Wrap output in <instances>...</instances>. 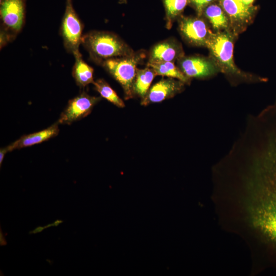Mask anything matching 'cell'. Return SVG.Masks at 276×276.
I'll return each instance as SVG.
<instances>
[{"mask_svg":"<svg viewBox=\"0 0 276 276\" xmlns=\"http://www.w3.org/2000/svg\"><path fill=\"white\" fill-rule=\"evenodd\" d=\"M236 38L231 31L214 33L206 47L210 51V57L214 60L220 72L233 81H260V78L241 71L235 64L233 52L234 41Z\"/></svg>","mask_w":276,"mask_h":276,"instance_id":"6da1fadb","label":"cell"},{"mask_svg":"<svg viewBox=\"0 0 276 276\" xmlns=\"http://www.w3.org/2000/svg\"><path fill=\"white\" fill-rule=\"evenodd\" d=\"M81 44L91 60L100 64L107 59L129 56L134 52L119 36L107 31H90L83 35Z\"/></svg>","mask_w":276,"mask_h":276,"instance_id":"7a4b0ae2","label":"cell"},{"mask_svg":"<svg viewBox=\"0 0 276 276\" xmlns=\"http://www.w3.org/2000/svg\"><path fill=\"white\" fill-rule=\"evenodd\" d=\"M27 0H0V47L13 41L25 21Z\"/></svg>","mask_w":276,"mask_h":276,"instance_id":"3957f363","label":"cell"},{"mask_svg":"<svg viewBox=\"0 0 276 276\" xmlns=\"http://www.w3.org/2000/svg\"><path fill=\"white\" fill-rule=\"evenodd\" d=\"M146 56V52L141 50L129 56L107 59L101 63L122 85L126 99H130L133 96V86L136 65Z\"/></svg>","mask_w":276,"mask_h":276,"instance_id":"277c9868","label":"cell"},{"mask_svg":"<svg viewBox=\"0 0 276 276\" xmlns=\"http://www.w3.org/2000/svg\"><path fill=\"white\" fill-rule=\"evenodd\" d=\"M83 25L75 11L72 0H66L64 13L60 29L63 45L67 52L74 56L79 55Z\"/></svg>","mask_w":276,"mask_h":276,"instance_id":"5b68a950","label":"cell"},{"mask_svg":"<svg viewBox=\"0 0 276 276\" xmlns=\"http://www.w3.org/2000/svg\"><path fill=\"white\" fill-rule=\"evenodd\" d=\"M178 29L183 39L189 44L196 47H207L215 32L203 16L181 15L178 18Z\"/></svg>","mask_w":276,"mask_h":276,"instance_id":"8992f818","label":"cell"},{"mask_svg":"<svg viewBox=\"0 0 276 276\" xmlns=\"http://www.w3.org/2000/svg\"><path fill=\"white\" fill-rule=\"evenodd\" d=\"M227 15L232 33L237 37L253 21L258 7L247 6L242 0H217Z\"/></svg>","mask_w":276,"mask_h":276,"instance_id":"52a82bcc","label":"cell"},{"mask_svg":"<svg viewBox=\"0 0 276 276\" xmlns=\"http://www.w3.org/2000/svg\"><path fill=\"white\" fill-rule=\"evenodd\" d=\"M177 61L178 68L190 79H206L220 72L216 63L210 56L185 55Z\"/></svg>","mask_w":276,"mask_h":276,"instance_id":"ba28073f","label":"cell"},{"mask_svg":"<svg viewBox=\"0 0 276 276\" xmlns=\"http://www.w3.org/2000/svg\"><path fill=\"white\" fill-rule=\"evenodd\" d=\"M101 98L91 96L83 91L69 101L65 110L61 114L58 124H70L87 116Z\"/></svg>","mask_w":276,"mask_h":276,"instance_id":"9c48e42d","label":"cell"},{"mask_svg":"<svg viewBox=\"0 0 276 276\" xmlns=\"http://www.w3.org/2000/svg\"><path fill=\"white\" fill-rule=\"evenodd\" d=\"M174 79L170 77L163 79L153 85L143 99L142 104L147 105L152 103L160 102L181 92L185 83Z\"/></svg>","mask_w":276,"mask_h":276,"instance_id":"30bf717a","label":"cell"},{"mask_svg":"<svg viewBox=\"0 0 276 276\" xmlns=\"http://www.w3.org/2000/svg\"><path fill=\"white\" fill-rule=\"evenodd\" d=\"M185 56L181 44L176 39L169 38L154 45L151 49L148 63L173 62Z\"/></svg>","mask_w":276,"mask_h":276,"instance_id":"8fae6325","label":"cell"},{"mask_svg":"<svg viewBox=\"0 0 276 276\" xmlns=\"http://www.w3.org/2000/svg\"><path fill=\"white\" fill-rule=\"evenodd\" d=\"M59 129L57 122L49 128L41 131L25 135L7 147L9 151L14 149H20L41 143L56 136Z\"/></svg>","mask_w":276,"mask_h":276,"instance_id":"7c38bea8","label":"cell"},{"mask_svg":"<svg viewBox=\"0 0 276 276\" xmlns=\"http://www.w3.org/2000/svg\"><path fill=\"white\" fill-rule=\"evenodd\" d=\"M202 16L208 21L214 32H231L228 18L217 2L207 6L203 10Z\"/></svg>","mask_w":276,"mask_h":276,"instance_id":"4fadbf2b","label":"cell"},{"mask_svg":"<svg viewBox=\"0 0 276 276\" xmlns=\"http://www.w3.org/2000/svg\"><path fill=\"white\" fill-rule=\"evenodd\" d=\"M74 57L75 62L72 70V75L77 84L84 87L90 83H93V68L83 60L81 54Z\"/></svg>","mask_w":276,"mask_h":276,"instance_id":"5bb4252c","label":"cell"},{"mask_svg":"<svg viewBox=\"0 0 276 276\" xmlns=\"http://www.w3.org/2000/svg\"><path fill=\"white\" fill-rule=\"evenodd\" d=\"M156 75L154 71L149 66H147L143 69L137 68L133 86L134 94H136L143 99L148 93L149 87Z\"/></svg>","mask_w":276,"mask_h":276,"instance_id":"9a60e30c","label":"cell"},{"mask_svg":"<svg viewBox=\"0 0 276 276\" xmlns=\"http://www.w3.org/2000/svg\"><path fill=\"white\" fill-rule=\"evenodd\" d=\"M157 75L167 76L179 80L185 84H189L191 79L186 76L173 62L147 63Z\"/></svg>","mask_w":276,"mask_h":276,"instance_id":"2e32d148","label":"cell"},{"mask_svg":"<svg viewBox=\"0 0 276 276\" xmlns=\"http://www.w3.org/2000/svg\"><path fill=\"white\" fill-rule=\"evenodd\" d=\"M166 11V27L170 29L174 20L181 15L190 0H163Z\"/></svg>","mask_w":276,"mask_h":276,"instance_id":"e0dca14e","label":"cell"},{"mask_svg":"<svg viewBox=\"0 0 276 276\" xmlns=\"http://www.w3.org/2000/svg\"><path fill=\"white\" fill-rule=\"evenodd\" d=\"M95 89L101 96L119 107H124V103L115 91L104 80L98 79L93 83Z\"/></svg>","mask_w":276,"mask_h":276,"instance_id":"ac0fdd59","label":"cell"},{"mask_svg":"<svg viewBox=\"0 0 276 276\" xmlns=\"http://www.w3.org/2000/svg\"><path fill=\"white\" fill-rule=\"evenodd\" d=\"M216 2L217 0H190V3L195 9L198 16H202L204 9Z\"/></svg>","mask_w":276,"mask_h":276,"instance_id":"d6986e66","label":"cell"},{"mask_svg":"<svg viewBox=\"0 0 276 276\" xmlns=\"http://www.w3.org/2000/svg\"><path fill=\"white\" fill-rule=\"evenodd\" d=\"M9 152L7 147L1 149L0 151V165L1 166L5 154Z\"/></svg>","mask_w":276,"mask_h":276,"instance_id":"ffe728a7","label":"cell"},{"mask_svg":"<svg viewBox=\"0 0 276 276\" xmlns=\"http://www.w3.org/2000/svg\"><path fill=\"white\" fill-rule=\"evenodd\" d=\"M44 229H45L44 227L43 226H38L36 228H35L33 231H31L30 232V234H37L38 233H40L42 232Z\"/></svg>","mask_w":276,"mask_h":276,"instance_id":"44dd1931","label":"cell"},{"mask_svg":"<svg viewBox=\"0 0 276 276\" xmlns=\"http://www.w3.org/2000/svg\"><path fill=\"white\" fill-rule=\"evenodd\" d=\"M243 3L247 6H251L254 0H242Z\"/></svg>","mask_w":276,"mask_h":276,"instance_id":"7402d4cb","label":"cell"},{"mask_svg":"<svg viewBox=\"0 0 276 276\" xmlns=\"http://www.w3.org/2000/svg\"><path fill=\"white\" fill-rule=\"evenodd\" d=\"M63 222L62 220H56L55 221H54L53 223L54 224V226H57L59 224Z\"/></svg>","mask_w":276,"mask_h":276,"instance_id":"603a6c76","label":"cell"},{"mask_svg":"<svg viewBox=\"0 0 276 276\" xmlns=\"http://www.w3.org/2000/svg\"><path fill=\"white\" fill-rule=\"evenodd\" d=\"M51 226H54L53 223L52 224H49L47 225L44 226L45 228L51 227Z\"/></svg>","mask_w":276,"mask_h":276,"instance_id":"cb8c5ba5","label":"cell"}]
</instances>
